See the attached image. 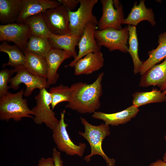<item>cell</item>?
Wrapping results in <instances>:
<instances>
[{
    "instance_id": "1",
    "label": "cell",
    "mask_w": 166,
    "mask_h": 166,
    "mask_svg": "<svg viewBox=\"0 0 166 166\" xmlns=\"http://www.w3.org/2000/svg\"><path fill=\"white\" fill-rule=\"evenodd\" d=\"M104 75L101 72L91 84L83 82L73 84L70 87L69 100L66 108L82 114L93 113L101 106L102 93L101 82Z\"/></svg>"
},
{
    "instance_id": "2",
    "label": "cell",
    "mask_w": 166,
    "mask_h": 166,
    "mask_svg": "<svg viewBox=\"0 0 166 166\" xmlns=\"http://www.w3.org/2000/svg\"><path fill=\"white\" fill-rule=\"evenodd\" d=\"M81 121L84 126L85 131L83 132L79 131V134L87 141L91 148V153L85 156L84 160L89 162L92 156L99 155L105 160L107 166H114L115 160L114 159L110 158L106 155L102 146L103 140L110 134L109 126L105 124L94 125L90 124L82 117H81Z\"/></svg>"
},
{
    "instance_id": "3",
    "label": "cell",
    "mask_w": 166,
    "mask_h": 166,
    "mask_svg": "<svg viewBox=\"0 0 166 166\" xmlns=\"http://www.w3.org/2000/svg\"><path fill=\"white\" fill-rule=\"evenodd\" d=\"M24 89L14 93L8 92L0 97V119L8 121L12 119L15 121L22 118L33 119L34 113L28 106L27 100L23 98Z\"/></svg>"
},
{
    "instance_id": "4",
    "label": "cell",
    "mask_w": 166,
    "mask_h": 166,
    "mask_svg": "<svg viewBox=\"0 0 166 166\" xmlns=\"http://www.w3.org/2000/svg\"><path fill=\"white\" fill-rule=\"evenodd\" d=\"M94 37L100 46H104L110 51L118 50L124 53L128 52L127 45L129 34L127 26L121 30L113 28L96 30Z\"/></svg>"
},
{
    "instance_id": "5",
    "label": "cell",
    "mask_w": 166,
    "mask_h": 166,
    "mask_svg": "<svg viewBox=\"0 0 166 166\" xmlns=\"http://www.w3.org/2000/svg\"><path fill=\"white\" fill-rule=\"evenodd\" d=\"M34 98L36 104L31 109L34 113V122L38 124L44 123L53 130L57 125L59 120L51 108L52 100L50 93L46 89L43 88L39 90Z\"/></svg>"
},
{
    "instance_id": "6",
    "label": "cell",
    "mask_w": 166,
    "mask_h": 166,
    "mask_svg": "<svg viewBox=\"0 0 166 166\" xmlns=\"http://www.w3.org/2000/svg\"><path fill=\"white\" fill-rule=\"evenodd\" d=\"M98 0H79L80 5L75 11H69V34L81 38L86 25L89 22L97 20L92 13Z\"/></svg>"
},
{
    "instance_id": "7",
    "label": "cell",
    "mask_w": 166,
    "mask_h": 166,
    "mask_svg": "<svg viewBox=\"0 0 166 166\" xmlns=\"http://www.w3.org/2000/svg\"><path fill=\"white\" fill-rule=\"evenodd\" d=\"M65 110L61 112L60 119L58 124L53 129L52 137L58 149L70 156L77 155L82 157L86 147L85 143L75 144L71 140L67 131L68 124L64 121Z\"/></svg>"
},
{
    "instance_id": "8",
    "label": "cell",
    "mask_w": 166,
    "mask_h": 166,
    "mask_svg": "<svg viewBox=\"0 0 166 166\" xmlns=\"http://www.w3.org/2000/svg\"><path fill=\"white\" fill-rule=\"evenodd\" d=\"M14 69L16 74L10 80V88L16 90L18 89L21 84H24L26 86L23 94L24 96H30L36 89L41 90L49 88L50 85L46 78L33 74L24 65L19 66Z\"/></svg>"
},
{
    "instance_id": "9",
    "label": "cell",
    "mask_w": 166,
    "mask_h": 166,
    "mask_svg": "<svg viewBox=\"0 0 166 166\" xmlns=\"http://www.w3.org/2000/svg\"><path fill=\"white\" fill-rule=\"evenodd\" d=\"M41 14L52 34L64 35L69 34V11L63 5L48 9Z\"/></svg>"
},
{
    "instance_id": "10",
    "label": "cell",
    "mask_w": 166,
    "mask_h": 166,
    "mask_svg": "<svg viewBox=\"0 0 166 166\" xmlns=\"http://www.w3.org/2000/svg\"><path fill=\"white\" fill-rule=\"evenodd\" d=\"M31 35L30 27L25 23L0 25V41L12 42L24 53Z\"/></svg>"
},
{
    "instance_id": "11",
    "label": "cell",
    "mask_w": 166,
    "mask_h": 166,
    "mask_svg": "<svg viewBox=\"0 0 166 166\" xmlns=\"http://www.w3.org/2000/svg\"><path fill=\"white\" fill-rule=\"evenodd\" d=\"M100 2L102 14L98 22L99 30L108 28L122 29L121 24L124 19L122 5L120 4L115 8L112 0H101Z\"/></svg>"
},
{
    "instance_id": "12",
    "label": "cell",
    "mask_w": 166,
    "mask_h": 166,
    "mask_svg": "<svg viewBox=\"0 0 166 166\" xmlns=\"http://www.w3.org/2000/svg\"><path fill=\"white\" fill-rule=\"evenodd\" d=\"M98 22L93 20L87 23L84 33L79 42V52L77 56L68 65L65 67H73L75 63L79 59L90 53L100 51L101 47L97 43L94 37Z\"/></svg>"
},
{
    "instance_id": "13",
    "label": "cell",
    "mask_w": 166,
    "mask_h": 166,
    "mask_svg": "<svg viewBox=\"0 0 166 166\" xmlns=\"http://www.w3.org/2000/svg\"><path fill=\"white\" fill-rule=\"evenodd\" d=\"M22 7L16 22L24 23L31 16L41 13L46 10L61 5L57 1L50 0H22Z\"/></svg>"
},
{
    "instance_id": "14",
    "label": "cell",
    "mask_w": 166,
    "mask_h": 166,
    "mask_svg": "<svg viewBox=\"0 0 166 166\" xmlns=\"http://www.w3.org/2000/svg\"><path fill=\"white\" fill-rule=\"evenodd\" d=\"M72 57L66 51L53 48L48 53L45 58L47 66L46 79L49 85L55 84L58 80L57 70L62 62Z\"/></svg>"
},
{
    "instance_id": "15",
    "label": "cell",
    "mask_w": 166,
    "mask_h": 166,
    "mask_svg": "<svg viewBox=\"0 0 166 166\" xmlns=\"http://www.w3.org/2000/svg\"><path fill=\"white\" fill-rule=\"evenodd\" d=\"M139 86H156L163 91L166 90V57L162 63L154 65L142 76Z\"/></svg>"
},
{
    "instance_id": "16",
    "label": "cell",
    "mask_w": 166,
    "mask_h": 166,
    "mask_svg": "<svg viewBox=\"0 0 166 166\" xmlns=\"http://www.w3.org/2000/svg\"><path fill=\"white\" fill-rule=\"evenodd\" d=\"M104 61L101 51L89 53L75 63L73 66L74 74L77 76L91 74L102 68Z\"/></svg>"
},
{
    "instance_id": "17",
    "label": "cell",
    "mask_w": 166,
    "mask_h": 166,
    "mask_svg": "<svg viewBox=\"0 0 166 166\" xmlns=\"http://www.w3.org/2000/svg\"><path fill=\"white\" fill-rule=\"evenodd\" d=\"M139 111L138 107L132 105L122 111L113 113L96 111L93 113L92 117L103 120L105 124L109 126H117L130 121L136 117Z\"/></svg>"
},
{
    "instance_id": "18",
    "label": "cell",
    "mask_w": 166,
    "mask_h": 166,
    "mask_svg": "<svg viewBox=\"0 0 166 166\" xmlns=\"http://www.w3.org/2000/svg\"><path fill=\"white\" fill-rule=\"evenodd\" d=\"M145 0H140L137 5L135 2L127 17L124 19L122 24L136 26L140 22L146 20L152 26L156 24L154 14L152 9L147 8L144 3Z\"/></svg>"
},
{
    "instance_id": "19",
    "label": "cell",
    "mask_w": 166,
    "mask_h": 166,
    "mask_svg": "<svg viewBox=\"0 0 166 166\" xmlns=\"http://www.w3.org/2000/svg\"><path fill=\"white\" fill-rule=\"evenodd\" d=\"M159 45L154 49L149 51L148 59L143 62L139 73L144 75L148 70L166 57V32L160 34L158 40Z\"/></svg>"
},
{
    "instance_id": "20",
    "label": "cell",
    "mask_w": 166,
    "mask_h": 166,
    "mask_svg": "<svg viewBox=\"0 0 166 166\" xmlns=\"http://www.w3.org/2000/svg\"><path fill=\"white\" fill-rule=\"evenodd\" d=\"M22 0H0L1 25L15 23L21 11Z\"/></svg>"
},
{
    "instance_id": "21",
    "label": "cell",
    "mask_w": 166,
    "mask_h": 166,
    "mask_svg": "<svg viewBox=\"0 0 166 166\" xmlns=\"http://www.w3.org/2000/svg\"><path fill=\"white\" fill-rule=\"evenodd\" d=\"M48 39L52 48L66 51L74 58L77 56L76 47L78 45L80 38L69 34L64 35L51 34Z\"/></svg>"
},
{
    "instance_id": "22",
    "label": "cell",
    "mask_w": 166,
    "mask_h": 166,
    "mask_svg": "<svg viewBox=\"0 0 166 166\" xmlns=\"http://www.w3.org/2000/svg\"><path fill=\"white\" fill-rule=\"evenodd\" d=\"M24 66L33 74L46 78L47 71L45 57L36 53L26 51Z\"/></svg>"
},
{
    "instance_id": "23",
    "label": "cell",
    "mask_w": 166,
    "mask_h": 166,
    "mask_svg": "<svg viewBox=\"0 0 166 166\" xmlns=\"http://www.w3.org/2000/svg\"><path fill=\"white\" fill-rule=\"evenodd\" d=\"M132 104L138 108L146 104L161 102L166 101V96L161 92L153 89L149 92H138L132 95Z\"/></svg>"
},
{
    "instance_id": "24",
    "label": "cell",
    "mask_w": 166,
    "mask_h": 166,
    "mask_svg": "<svg viewBox=\"0 0 166 166\" xmlns=\"http://www.w3.org/2000/svg\"><path fill=\"white\" fill-rule=\"evenodd\" d=\"M0 51L7 53L9 57L7 63L2 65L3 67L10 66L14 68L24 65L25 62L24 53L16 45H11L4 41L0 45Z\"/></svg>"
},
{
    "instance_id": "25",
    "label": "cell",
    "mask_w": 166,
    "mask_h": 166,
    "mask_svg": "<svg viewBox=\"0 0 166 166\" xmlns=\"http://www.w3.org/2000/svg\"><path fill=\"white\" fill-rule=\"evenodd\" d=\"M52 48L48 38L31 34L27 42L25 51L34 53L45 57Z\"/></svg>"
},
{
    "instance_id": "26",
    "label": "cell",
    "mask_w": 166,
    "mask_h": 166,
    "mask_svg": "<svg viewBox=\"0 0 166 166\" xmlns=\"http://www.w3.org/2000/svg\"><path fill=\"white\" fill-rule=\"evenodd\" d=\"M129 31V47L128 52L130 55L134 64V73L136 74L139 72L143 62L139 59L138 55V41L136 26L128 25L127 26Z\"/></svg>"
},
{
    "instance_id": "27",
    "label": "cell",
    "mask_w": 166,
    "mask_h": 166,
    "mask_svg": "<svg viewBox=\"0 0 166 166\" xmlns=\"http://www.w3.org/2000/svg\"><path fill=\"white\" fill-rule=\"evenodd\" d=\"M24 23L30 27L32 35L48 38L51 34L43 18L41 13L28 18Z\"/></svg>"
},
{
    "instance_id": "28",
    "label": "cell",
    "mask_w": 166,
    "mask_h": 166,
    "mask_svg": "<svg viewBox=\"0 0 166 166\" xmlns=\"http://www.w3.org/2000/svg\"><path fill=\"white\" fill-rule=\"evenodd\" d=\"M52 100L51 108L53 110L60 103L69 100L71 90L70 87L62 84L51 87L49 89Z\"/></svg>"
},
{
    "instance_id": "29",
    "label": "cell",
    "mask_w": 166,
    "mask_h": 166,
    "mask_svg": "<svg viewBox=\"0 0 166 166\" xmlns=\"http://www.w3.org/2000/svg\"><path fill=\"white\" fill-rule=\"evenodd\" d=\"M14 69H3L0 71V97H2L8 92L10 88L8 85L11 76L15 73Z\"/></svg>"
},
{
    "instance_id": "30",
    "label": "cell",
    "mask_w": 166,
    "mask_h": 166,
    "mask_svg": "<svg viewBox=\"0 0 166 166\" xmlns=\"http://www.w3.org/2000/svg\"><path fill=\"white\" fill-rule=\"evenodd\" d=\"M61 4L71 11L73 10L80 3L79 0H58Z\"/></svg>"
},
{
    "instance_id": "31",
    "label": "cell",
    "mask_w": 166,
    "mask_h": 166,
    "mask_svg": "<svg viewBox=\"0 0 166 166\" xmlns=\"http://www.w3.org/2000/svg\"><path fill=\"white\" fill-rule=\"evenodd\" d=\"M52 156L54 166H63V162L61 157V153L55 148L52 150Z\"/></svg>"
},
{
    "instance_id": "32",
    "label": "cell",
    "mask_w": 166,
    "mask_h": 166,
    "mask_svg": "<svg viewBox=\"0 0 166 166\" xmlns=\"http://www.w3.org/2000/svg\"><path fill=\"white\" fill-rule=\"evenodd\" d=\"M38 166H54L53 157L41 158L39 160Z\"/></svg>"
},
{
    "instance_id": "33",
    "label": "cell",
    "mask_w": 166,
    "mask_h": 166,
    "mask_svg": "<svg viewBox=\"0 0 166 166\" xmlns=\"http://www.w3.org/2000/svg\"><path fill=\"white\" fill-rule=\"evenodd\" d=\"M149 166H166V162L163 160L159 159L152 163Z\"/></svg>"
},
{
    "instance_id": "34",
    "label": "cell",
    "mask_w": 166,
    "mask_h": 166,
    "mask_svg": "<svg viewBox=\"0 0 166 166\" xmlns=\"http://www.w3.org/2000/svg\"><path fill=\"white\" fill-rule=\"evenodd\" d=\"M113 6L115 8H117L121 4L120 1L118 0H113Z\"/></svg>"
},
{
    "instance_id": "35",
    "label": "cell",
    "mask_w": 166,
    "mask_h": 166,
    "mask_svg": "<svg viewBox=\"0 0 166 166\" xmlns=\"http://www.w3.org/2000/svg\"><path fill=\"white\" fill-rule=\"evenodd\" d=\"M163 159V160L166 162V151L164 154Z\"/></svg>"
},
{
    "instance_id": "36",
    "label": "cell",
    "mask_w": 166,
    "mask_h": 166,
    "mask_svg": "<svg viewBox=\"0 0 166 166\" xmlns=\"http://www.w3.org/2000/svg\"><path fill=\"white\" fill-rule=\"evenodd\" d=\"M162 93L163 94L165 95L166 94V90L163 91Z\"/></svg>"
},
{
    "instance_id": "37",
    "label": "cell",
    "mask_w": 166,
    "mask_h": 166,
    "mask_svg": "<svg viewBox=\"0 0 166 166\" xmlns=\"http://www.w3.org/2000/svg\"><path fill=\"white\" fill-rule=\"evenodd\" d=\"M164 139L166 141V132L165 133V136H164Z\"/></svg>"
}]
</instances>
